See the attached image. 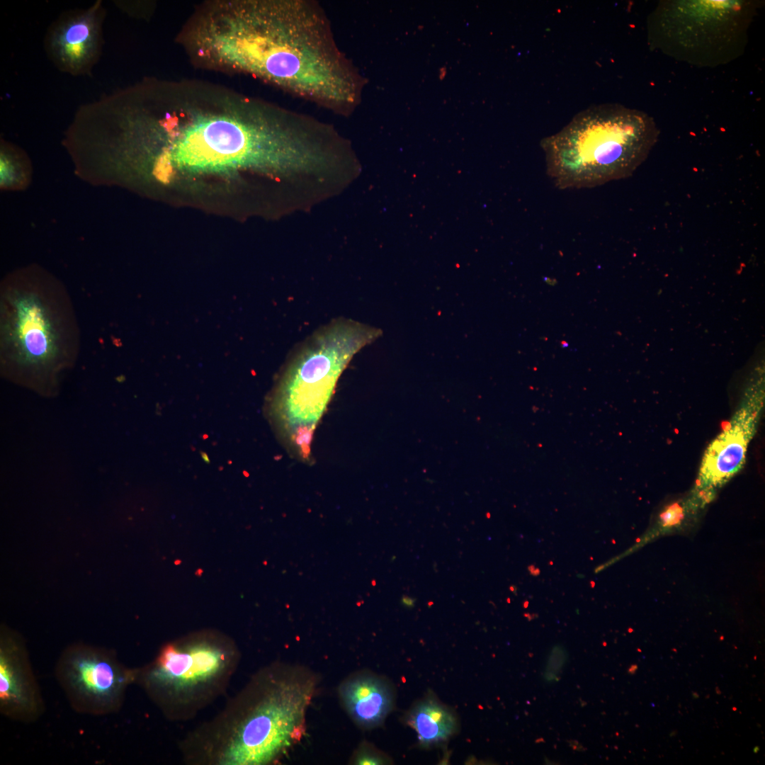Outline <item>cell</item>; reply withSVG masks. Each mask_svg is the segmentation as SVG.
<instances>
[{"label": "cell", "mask_w": 765, "mask_h": 765, "mask_svg": "<svg viewBox=\"0 0 765 765\" xmlns=\"http://www.w3.org/2000/svg\"><path fill=\"white\" fill-rule=\"evenodd\" d=\"M178 41L202 68L251 75L343 116L360 104L364 77L313 0H214Z\"/></svg>", "instance_id": "obj_1"}, {"label": "cell", "mask_w": 765, "mask_h": 765, "mask_svg": "<svg viewBox=\"0 0 765 765\" xmlns=\"http://www.w3.org/2000/svg\"><path fill=\"white\" fill-rule=\"evenodd\" d=\"M317 685V675L302 667L274 662L263 667L220 713L181 740L185 762L276 764L305 735Z\"/></svg>", "instance_id": "obj_2"}, {"label": "cell", "mask_w": 765, "mask_h": 765, "mask_svg": "<svg viewBox=\"0 0 765 765\" xmlns=\"http://www.w3.org/2000/svg\"><path fill=\"white\" fill-rule=\"evenodd\" d=\"M64 285L37 266L6 276L0 285V368L8 380L53 397L74 365L80 336Z\"/></svg>", "instance_id": "obj_3"}, {"label": "cell", "mask_w": 765, "mask_h": 765, "mask_svg": "<svg viewBox=\"0 0 765 765\" xmlns=\"http://www.w3.org/2000/svg\"><path fill=\"white\" fill-rule=\"evenodd\" d=\"M653 119L620 105L594 106L542 142L546 171L559 188H591L630 176L657 139Z\"/></svg>", "instance_id": "obj_4"}, {"label": "cell", "mask_w": 765, "mask_h": 765, "mask_svg": "<svg viewBox=\"0 0 765 765\" xmlns=\"http://www.w3.org/2000/svg\"><path fill=\"white\" fill-rule=\"evenodd\" d=\"M381 335L379 329L337 318L318 329L291 358L275 392V404L300 453L309 454L312 432L353 356Z\"/></svg>", "instance_id": "obj_5"}, {"label": "cell", "mask_w": 765, "mask_h": 765, "mask_svg": "<svg viewBox=\"0 0 765 765\" xmlns=\"http://www.w3.org/2000/svg\"><path fill=\"white\" fill-rule=\"evenodd\" d=\"M240 657L228 636L195 632L162 645L151 661L136 667L135 684L166 718L186 721L225 694Z\"/></svg>", "instance_id": "obj_6"}, {"label": "cell", "mask_w": 765, "mask_h": 765, "mask_svg": "<svg viewBox=\"0 0 765 765\" xmlns=\"http://www.w3.org/2000/svg\"><path fill=\"white\" fill-rule=\"evenodd\" d=\"M752 10L740 1H687L662 4L653 14L650 38L679 60L717 65L737 57L745 45Z\"/></svg>", "instance_id": "obj_7"}, {"label": "cell", "mask_w": 765, "mask_h": 765, "mask_svg": "<svg viewBox=\"0 0 765 765\" xmlns=\"http://www.w3.org/2000/svg\"><path fill=\"white\" fill-rule=\"evenodd\" d=\"M54 673L75 712L103 716L121 709L128 687L135 684L136 667L124 664L110 649L74 643L60 653Z\"/></svg>", "instance_id": "obj_8"}, {"label": "cell", "mask_w": 765, "mask_h": 765, "mask_svg": "<svg viewBox=\"0 0 765 765\" xmlns=\"http://www.w3.org/2000/svg\"><path fill=\"white\" fill-rule=\"evenodd\" d=\"M764 392L752 387L722 431L705 450L696 492L706 501L743 467L764 407Z\"/></svg>", "instance_id": "obj_9"}, {"label": "cell", "mask_w": 765, "mask_h": 765, "mask_svg": "<svg viewBox=\"0 0 765 765\" xmlns=\"http://www.w3.org/2000/svg\"><path fill=\"white\" fill-rule=\"evenodd\" d=\"M105 16L101 1H97L87 8L64 11L49 26L45 49L60 71L73 76L91 72L101 54Z\"/></svg>", "instance_id": "obj_10"}, {"label": "cell", "mask_w": 765, "mask_h": 765, "mask_svg": "<svg viewBox=\"0 0 765 765\" xmlns=\"http://www.w3.org/2000/svg\"><path fill=\"white\" fill-rule=\"evenodd\" d=\"M45 705L24 639L5 625L0 633V713L25 724L37 721Z\"/></svg>", "instance_id": "obj_11"}, {"label": "cell", "mask_w": 765, "mask_h": 765, "mask_svg": "<svg viewBox=\"0 0 765 765\" xmlns=\"http://www.w3.org/2000/svg\"><path fill=\"white\" fill-rule=\"evenodd\" d=\"M340 699L353 720L366 729L380 726L394 706V691L384 678L360 672L346 679L339 688Z\"/></svg>", "instance_id": "obj_12"}, {"label": "cell", "mask_w": 765, "mask_h": 765, "mask_svg": "<svg viewBox=\"0 0 765 765\" xmlns=\"http://www.w3.org/2000/svg\"><path fill=\"white\" fill-rule=\"evenodd\" d=\"M405 722L414 730L424 747L442 744L456 734L459 727L455 713L431 693L411 707Z\"/></svg>", "instance_id": "obj_13"}, {"label": "cell", "mask_w": 765, "mask_h": 765, "mask_svg": "<svg viewBox=\"0 0 765 765\" xmlns=\"http://www.w3.org/2000/svg\"><path fill=\"white\" fill-rule=\"evenodd\" d=\"M30 163L20 148L1 140L0 151V184L3 189H21L28 184Z\"/></svg>", "instance_id": "obj_14"}, {"label": "cell", "mask_w": 765, "mask_h": 765, "mask_svg": "<svg viewBox=\"0 0 765 765\" xmlns=\"http://www.w3.org/2000/svg\"><path fill=\"white\" fill-rule=\"evenodd\" d=\"M390 761L385 754L368 744H361L353 758V764L357 765L387 764Z\"/></svg>", "instance_id": "obj_15"}, {"label": "cell", "mask_w": 765, "mask_h": 765, "mask_svg": "<svg viewBox=\"0 0 765 765\" xmlns=\"http://www.w3.org/2000/svg\"><path fill=\"white\" fill-rule=\"evenodd\" d=\"M683 516L682 507L679 504H675L668 507L667 510L662 513L661 518L665 525H672L675 523V522L679 521Z\"/></svg>", "instance_id": "obj_16"}, {"label": "cell", "mask_w": 765, "mask_h": 765, "mask_svg": "<svg viewBox=\"0 0 765 765\" xmlns=\"http://www.w3.org/2000/svg\"><path fill=\"white\" fill-rule=\"evenodd\" d=\"M415 601V599L408 596H403L401 600L402 605L408 608L413 607L414 606Z\"/></svg>", "instance_id": "obj_17"}, {"label": "cell", "mask_w": 765, "mask_h": 765, "mask_svg": "<svg viewBox=\"0 0 765 765\" xmlns=\"http://www.w3.org/2000/svg\"><path fill=\"white\" fill-rule=\"evenodd\" d=\"M636 669H637V665H633V666H631L630 667V669H628V672H629V673H634Z\"/></svg>", "instance_id": "obj_18"}, {"label": "cell", "mask_w": 765, "mask_h": 765, "mask_svg": "<svg viewBox=\"0 0 765 765\" xmlns=\"http://www.w3.org/2000/svg\"><path fill=\"white\" fill-rule=\"evenodd\" d=\"M562 344H564L563 347L568 346V344L566 343L565 341H562Z\"/></svg>", "instance_id": "obj_19"}]
</instances>
